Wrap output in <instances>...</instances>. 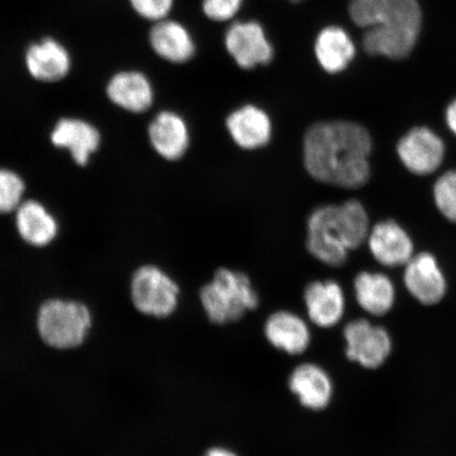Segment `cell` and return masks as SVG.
Wrapping results in <instances>:
<instances>
[{
    "instance_id": "6da1fadb",
    "label": "cell",
    "mask_w": 456,
    "mask_h": 456,
    "mask_svg": "<svg viewBox=\"0 0 456 456\" xmlns=\"http://www.w3.org/2000/svg\"><path fill=\"white\" fill-rule=\"evenodd\" d=\"M372 136L351 121L318 122L304 136L306 173L319 183L358 190L370 178Z\"/></svg>"
},
{
    "instance_id": "7a4b0ae2",
    "label": "cell",
    "mask_w": 456,
    "mask_h": 456,
    "mask_svg": "<svg viewBox=\"0 0 456 456\" xmlns=\"http://www.w3.org/2000/svg\"><path fill=\"white\" fill-rule=\"evenodd\" d=\"M349 13L366 28L362 45L370 55L403 60L412 53L421 27L418 0H351Z\"/></svg>"
},
{
    "instance_id": "3957f363",
    "label": "cell",
    "mask_w": 456,
    "mask_h": 456,
    "mask_svg": "<svg viewBox=\"0 0 456 456\" xmlns=\"http://www.w3.org/2000/svg\"><path fill=\"white\" fill-rule=\"evenodd\" d=\"M370 230L367 209L358 200L322 205L307 218L306 249L321 264L341 267L353 250L367 242Z\"/></svg>"
},
{
    "instance_id": "277c9868",
    "label": "cell",
    "mask_w": 456,
    "mask_h": 456,
    "mask_svg": "<svg viewBox=\"0 0 456 456\" xmlns=\"http://www.w3.org/2000/svg\"><path fill=\"white\" fill-rule=\"evenodd\" d=\"M96 327L94 307L76 295L50 294L37 302L33 330L45 349L71 354L84 349Z\"/></svg>"
},
{
    "instance_id": "5b68a950",
    "label": "cell",
    "mask_w": 456,
    "mask_h": 456,
    "mask_svg": "<svg viewBox=\"0 0 456 456\" xmlns=\"http://www.w3.org/2000/svg\"><path fill=\"white\" fill-rule=\"evenodd\" d=\"M198 298L205 317L218 327L240 322L260 306L259 293L250 278L230 267L216 270L212 281L200 289Z\"/></svg>"
},
{
    "instance_id": "8992f818",
    "label": "cell",
    "mask_w": 456,
    "mask_h": 456,
    "mask_svg": "<svg viewBox=\"0 0 456 456\" xmlns=\"http://www.w3.org/2000/svg\"><path fill=\"white\" fill-rule=\"evenodd\" d=\"M128 304L147 321L169 322L178 315L182 289L175 278L155 264H142L130 273L126 283Z\"/></svg>"
},
{
    "instance_id": "52a82bcc",
    "label": "cell",
    "mask_w": 456,
    "mask_h": 456,
    "mask_svg": "<svg viewBox=\"0 0 456 456\" xmlns=\"http://www.w3.org/2000/svg\"><path fill=\"white\" fill-rule=\"evenodd\" d=\"M342 338L347 361L369 370L383 367L395 347L389 330L368 318L346 322L342 329Z\"/></svg>"
},
{
    "instance_id": "ba28073f",
    "label": "cell",
    "mask_w": 456,
    "mask_h": 456,
    "mask_svg": "<svg viewBox=\"0 0 456 456\" xmlns=\"http://www.w3.org/2000/svg\"><path fill=\"white\" fill-rule=\"evenodd\" d=\"M288 389L307 411L322 412L334 401V379L329 370L317 362H304L290 370Z\"/></svg>"
},
{
    "instance_id": "9c48e42d",
    "label": "cell",
    "mask_w": 456,
    "mask_h": 456,
    "mask_svg": "<svg viewBox=\"0 0 456 456\" xmlns=\"http://www.w3.org/2000/svg\"><path fill=\"white\" fill-rule=\"evenodd\" d=\"M262 330L267 344L289 356L304 355L312 346V324L306 317L290 310L271 313Z\"/></svg>"
},
{
    "instance_id": "30bf717a",
    "label": "cell",
    "mask_w": 456,
    "mask_h": 456,
    "mask_svg": "<svg viewBox=\"0 0 456 456\" xmlns=\"http://www.w3.org/2000/svg\"><path fill=\"white\" fill-rule=\"evenodd\" d=\"M305 317L312 326L330 330L344 321L346 296L341 284L330 279L314 281L304 290Z\"/></svg>"
},
{
    "instance_id": "8fae6325",
    "label": "cell",
    "mask_w": 456,
    "mask_h": 456,
    "mask_svg": "<svg viewBox=\"0 0 456 456\" xmlns=\"http://www.w3.org/2000/svg\"><path fill=\"white\" fill-rule=\"evenodd\" d=\"M446 148L435 131L415 127L399 140L397 155L403 167L416 175H429L440 168Z\"/></svg>"
},
{
    "instance_id": "7c38bea8",
    "label": "cell",
    "mask_w": 456,
    "mask_h": 456,
    "mask_svg": "<svg viewBox=\"0 0 456 456\" xmlns=\"http://www.w3.org/2000/svg\"><path fill=\"white\" fill-rule=\"evenodd\" d=\"M403 284L408 293L423 305H436L447 294L446 277L435 256L420 253L404 265Z\"/></svg>"
},
{
    "instance_id": "4fadbf2b",
    "label": "cell",
    "mask_w": 456,
    "mask_h": 456,
    "mask_svg": "<svg viewBox=\"0 0 456 456\" xmlns=\"http://www.w3.org/2000/svg\"><path fill=\"white\" fill-rule=\"evenodd\" d=\"M225 47L236 64L244 70L267 65L273 49L264 28L256 21L236 22L225 34Z\"/></svg>"
},
{
    "instance_id": "5bb4252c",
    "label": "cell",
    "mask_w": 456,
    "mask_h": 456,
    "mask_svg": "<svg viewBox=\"0 0 456 456\" xmlns=\"http://www.w3.org/2000/svg\"><path fill=\"white\" fill-rule=\"evenodd\" d=\"M50 141L59 150L70 153L77 167H86L102 144L101 131L93 123L78 118H61L50 134Z\"/></svg>"
},
{
    "instance_id": "9a60e30c",
    "label": "cell",
    "mask_w": 456,
    "mask_h": 456,
    "mask_svg": "<svg viewBox=\"0 0 456 456\" xmlns=\"http://www.w3.org/2000/svg\"><path fill=\"white\" fill-rule=\"evenodd\" d=\"M148 139L157 155L175 162L183 158L191 146V130L180 113L163 110L148 125Z\"/></svg>"
},
{
    "instance_id": "2e32d148",
    "label": "cell",
    "mask_w": 456,
    "mask_h": 456,
    "mask_svg": "<svg viewBox=\"0 0 456 456\" xmlns=\"http://www.w3.org/2000/svg\"><path fill=\"white\" fill-rule=\"evenodd\" d=\"M225 126L232 140L243 151H258L270 144L273 122L261 107L248 104L228 114Z\"/></svg>"
},
{
    "instance_id": "e0dca14e",
    "label": "cell",
    "mask_w": 456,
    "mask_h": 456,
    "mask_svg": "<svg viewBox=\"0 0 456 456\" xmlns=\"http://www.w3.org/2000/svg\"><path fill=\"white\" fill-rule=\"evenodd\" d=\"M367 243L373 258L386 267L404 266L414 256L411 237L393 220L381 221L370 227Z\"/></svg>"
},
{
    "instance_id": "ac0fdd59",
    "label": "cell",
    "mask_w": 456,
    "mask_h": 456,
    "mask_svg": "<svg viewBox=\"0 0 456 456\" xmlns=\"http://www.w3.org/2000/svg\"><path fill=\"white\" fill-rule=\"evenodd\" d=\"M25 62L30 76L42 83H56L67 77L72 67L69 51L53 37L28 45Z\"/></svg>"
},
{
    "instance_id": "d6986e66",
    "label": "cell",
    "mask_w": 456,
    "mask_h": 456,
    "mask_svg": "<svg viewBox=\"0 0 456 456\" xmlns=\"http://www.w3.org/2000/svg\"><path fill=\"white\" fill-rule=\"evenodd\" d=\"M106 95L113 105L134 114L150 110L155 102V90L151 79L136 70L114 74L107 83Z\"/></svg>"
},
{
    "instance_id": "ffe728a7",
    "label": "cell",
    "mask_w": 456,
    "mask_h": 456,
    "mask_svg": "<svg viewBox=\"0 0 456 456\" xmlns=\"http://www.w3.org/2000/svg\"><path fill=\"white\" fill-rule=\"evenodd\" d=\"M15 226L21 240L37 248L49 247L60 232L55 216L34 199L24 200L15 210Z\"/></svg>"
},
{
    "instance_id": "44dd1931",
    "label": "cell",
    "mask_w": 456,
    "mask_h": 456,
    "mask_svg": "<svg viewBox=\"0 0 456 456\" xmlns=\"http://www.w3.org/2000/svg\"><path fill=\"white\" fill-rule=\"evenodd\" d=\"M353 292L357 305L370 317H385L395 305V285L384 273H358L353 281Z\"/></svg>"
},
{
    "instance_id": "7402d4cb",
    "label": "cell",
    "mask_w": 456,
    "mask_h": 456,
    "mask_svg": "<svg viewBox=\"0 0 456 456\" xmlns=\"http://www.w3.org/2000/svg\"><path fill=\"white\" fill-rule=\"evenodd\" d=\"M150 43L161 59L173 64H185L196 53V45L191 33L175 20L157 21L150 32Z\"/></svg>"
},
{
    "instance_id": "603a6c76",
    "label": "cell",
    "mask_w": 456,
    "mask_h": 456,
    "mask_svg": "<svg viewBox=\"0 0 456 456\" xmlns=\"http://www.w3.org/2000/svg\"><path fill=\"white\" fill-rule=\"evenodd\" d=\"M356 54L349 34L339 27H327L318 34L315 55L319 66L329 74L345 71Z\"/></svg>"
},
{
    "instance_id": "cb8c5ba5",
    "label": "cell",
    "mask_w": 456,
    "mask_h": 456,
    "mask_svg": "<svg viewBox=\"0 0 456 456\" xmlns=\"http://www.w3.org/2000/svg\"><path fill=\"white\" fill-rule=\"evenodd\" d=\"M26 190V182L20 174L0 168V215L15 213L24 201Z\"/></svg>"
},
{
    "instance_id": "d4e9b609",
    "label": "cell",
    "mask_w": 456,
    "mask_h": 456,
    "mask_svg": "<svg viewBox=\"0 0 456 456\" xmlns=\"http://www.w3.org/2000/svg\"><path fill=\"white\" fill-rule=\"evenodd\" d=\"M433 198L444 218L456 224V169L447 171L436 180Z\"/></svg>"
},
{
    "instance_id": "484cf974",
    "label": "cell",
    "mask_w": 456,
    "mask_h": 456,
    "mask_svg": "<svg viewBox=\"0 0 456 456\" xmlns=\"http://www.w3.org/2000/svg\"><path fill=\"white\" fill-rule=\"evenodd\" d=\"M129 3L136 14L156 22L167 20L174 5V0H129Z\"/></svg>"
},
{
    "instance_id": "4316f807",
    "label": "cell",
    "mask_w": 456,
    "mask_h": 456,
    "mask_svg": "<svg viewBox=\"0 0 456 456\" xmlns=\"http://www.w3.org/2000/svg\"><path fill=\"white\" fill-rule=\"evenodd\" d=\"M242 0H204L203 11L209 20L227 21L240 10Z\"/></svg>"
},
{
    "instance_id": "83f0119b",
    "label": "cell",
    "mask_w": 456,
    "mask_h": 456,
    "mask_svg": "<svg viewBox=\"0 0 456 456\" xmlns=\"http://www.w3.org/2000/svg\"><path fill=\"white\" fill-rule=\"evenodd\" d=\"M202 456H240L235 450L230 447L222 446V444H216V446L209 447L205 450Z\"/></svg>"
},
{
    "instance_id": "f1b7e54d",
    "label": "cell",
    "mask_w": 456,
    "mask_h": 456,
    "mask_svg": "<svg viewBox=\"0 0 456 456\" xmlns=\"http://www.w3.org/2000/svg\"><path fill=\"white\" fill-rule=\"evenodd\" d=\"M446 123L449 129L456 135V100H454L447 108Z\"/></svg>"
},
{
    "instance_id": "f546056e",
    "label": "cell",
    "mask_w": 456,
    "mask_h": 456,
    "mask_svg": "<svg viewBox=\"0 0 456 456\" xmlns=\"http://www.w3.org/2000/svg\"><path fill=\"white\" fill-rule=\"evenodd\" d=\"M289 2L299 3V2H301V0H289Z\"/></svg>"
}]
</instances>
